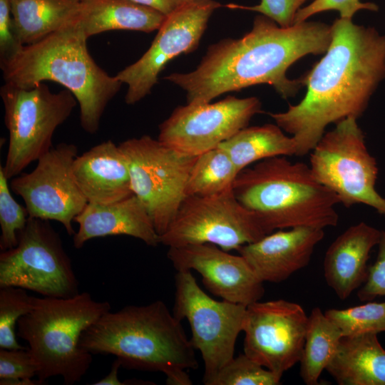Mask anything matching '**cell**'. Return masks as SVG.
Instances as JSON below:
<instances>
[{
    "label": "cell",
    "instance_id": "35",
    "mask_svg": "<svg viewBox=\"0 0 385 385\" xmlns=\"http://www.w3.org/2000/svg\"><path fill=\"white\" fill-rule=\"evenodd\" d=\"M379 252L375 262L368 267V274L364 285L358 291V298L363 302H370L377 297H385V232L378 244Z\"/></svg>",
    "mask_w": 385,
    "mask_h": 385
},
{
    "label": "cell",
    "instance_id": "3",
    "mask_svg": "<svg viewBox=\"0 0 385 385\" xmlns=\"http://www.w3.org/2000/svg\"><path fill=\"white\" fill-rule=\"evenodd\" d=\"M79 344L91 354H113L128 369L163 373L170 385H191L187 371L198 367L180 321L160 300L109 311L83 332Z\"/></svg>",
    "mask_w": 385,
    "mask_h": 385
},
{
    "label": "cell",
    "instance_id": "10",
    "mask_svg": "<svg viewBox=\"0 0 385 385\" xmlns=\"http://www.w3.org/2000/svg\"><path fill=\"white\" fill-rule=\"evenodd\" d=\"M119 147L128 162L132 191L161 235L186 197L187 181L197 156L182 153L147 135L128 139Z\"/></svg>",
    "mask_w": 385,
    "mask_h": 385
},
{
    "label": "cell",
    "instance_id": "31",
    "mask_svg": "<svg viewBox=\"0 0 385 385\" xmlns=\"http://www.w3.org/2000/svg\"><path fill=\"white\" fill-rule=\"evenodd\" d=\"M8 178L0 165V249L1 251L15 247L19 242V233L24 228L29 212L11 195Z\"/></svg>",
    "mask_w": 385,
    "mask_h": 385
},
{
    "label": "cell",
    "instance_id": "37",
    "mask_svg": "<svg viewBox=\"0 0 385 385\" xmlns=\"http://www.w3.org/2000/svg\"><path fill=\"white\" fill-rule=\"evenodd\" d=\"M133 3L156 10L168 16L187 0H128Z\"/></svg>",
    "mask_w": 385,
    "mask_h": 385
},
{
    "label": "cell",
    "instance_id": "27",
    "mask_svg": "<svg viewBox=\"0 0 385 385\" xmlns=\"http://www.w3.org/2000/svg\"><path fill=\"white\" fill-rule=\"evenodd\" d=\"M230 155L220 147L197 156L185 188L186 196H212L232 188L239 174Z\"/></svg>",
    "mask_w": 385,
    "mask_h": 385
},
{
    "label": "cell",
    "instance_id": "7",
    "mask_svg": "<svg viewBox=\"0 0 385 385\" xmlns=\"http://www.w3.org/2000/svg\"><path fill=\"white\" fill-rule=\"evenodd\" d=\"M0 96L9 135L3 170L10 179L53 147L56 129L70 116L78 101L69 90L53 93L43 83L29 89L5 83Z\"/></svg>",
    "mask_w": 385,
    "mask_h": 385
},
{
    "label": "cell",
    "instance_id": "21",
    "mask_svg": "<svg viewBox=\"0 0 385 385\" xmlns=\"http://www.w3.org/2000/svg\"><path fill=\"white\" fill-rule=\"evenodd\" d=\"M381 235V231L361 222L347 228L328 247L324 274L340 299L348 298L366 281L369 254Z\"/></svg>",
    "mask_w": 385,
    "mask_h": 385
},
{
    "label": "cell",
    "instance_id": "20",
    "mask_svg": "<svg viewBox=\"0 0 385 385\" xmlns=\"http://www.w3.org/2000/svg\"><path fill=\"white\" fill-rule=\"evenodd\" d=\"M73 173L89 203L110 204L133 194L126 158L112 140L104 141L77 155Z\"/></svg>",
    "mask_w": 385,
    "mask_h": 385
},
{
    "label": "cell",
    "instance_id": "1",
    "mask_svg": "<svg viewBox=\"0 0 385 385\" xmlns=\"http://www.w3.org/2000/svg\"><path fill=\"white\" fill-rule=\"evenodd\" d=\"M331 30L324 56L302 77L304 98L286 111L268 113L294 138L297 156L309 153L329 124L359 118L385 78V34L342 18Z\"/></svg>",
    "mask_w": 385,
    "mask_h": 385
},
{
    "label": "cell",
    "instance_id": "36",
    "mask_svg": "<svg viewBox=\"0 0 385 385\" xmlns=\"http://www.w3.org/2000/svg\"><path fill=\"white\" fill-rule=\"evenodd\" d=\"M22 46L14 31L10 1L0 0V61L14 56Z\"/></svg>",
    "mask_w": 385,
    "mask_h": 385
},
{
    "label": "cell",
    "instance_id": "30",
    "mask_svg": "<svg viewBox=\"0 0 385 385\" xmlns=\"http://www.w3.org/2000/svg\"><path fill=\"white\" fill-rule=\"evenodd\" d=\"M281 378L244 353L224 366L210 385H277Z\"/></svg>",
    "mask_w": 385,
    "mask_h": 385
},
{
    "label": "cell",
    "instance_id": "12",
    "mask_svg": "<svg viewBox=\"0 0 385 385\" xmlns=\"http://www.w3.org/2000/svg\"><path fill=\"white\" fill-rule=\"evenodd\" d=\"M266 231L232 188L212 196H186L160 243L168 247L210 243L229 252L255 242Z\"/></svg>",
    "mask_w": 385,
    "mask_h": 385
},
{
    "label": "cell",
    "instance_id": "22",
    "mask_svg": "<svg viewBox=\"0 0 385 385\" xmlns=\"http://www.w3.org/2000/svg\"><path fill=\"white\" fill-rule=\"evenodd\" d=\"M326 370L339 385H385V350L377 334L342 337Z\"/></svg>",
    "mask_w": 385,
    "mask_h": 385
},
{
    "label": "cell",
    "instance_id": "11",
    "mask_svg": "<svg viewBox=\"0 0 385 385\" xmlns=\"http://www.w3.org/2000/svg\"><path fill=\"white\" fill-rule=\"evenodd\" d=\"M173 314L181 322L186 318L191 343L204 361V384L210 385L219 371L234 358L236 340L243 330L247 307L209 297L197 284L190 270L175 276Z\"/></svg>",
    "mask_w": 385,
    "mask_h": 385
},
{
    "label": "cell",
    "instance_id": "16",
    "mask_svg": "<svg viewBox=\"0 0 385 385\" xmlns=\"http://www.w3.org/2000/svg\"><path fill=\"white\" fill-rule=\"evenodd\" d=\"M308 316L295 302L257 301L246 308L244 353L279 376L299 362Z\"/></svg>",
    "mask_w": 385,
    "mask_h": 385
},
{
    "label": "cell",
    "instance_id": "13",
    "mask_svg": "<svg viewBox=\"0 0 385 385\" xmlns=\"http://www.w3.org/2000/svg\"><path fill=\"white\" fill-rule=\"evenodd\" d=\"M77 155L76 145L60 143L43 155L31 173H21L10 183L30 217L61 222L69 235L76 233L72 222L88 204L73 173Z\"/></svg>",
    "mask_w": 385,
    "mask_h": 385
},
{
    "label": "cell",
    "instance_id": "6",
    "mask_svg": "<svg viewBox=\"0 0 385 385\" xmlns=\"http://www.w3.org/2000/svg\"><path fill=\"white\" fill-rule=\"evenodd\" d=\"M111 309L108 302L96 301L88 292L36 297L34 309L19 320L16 334L28 343L38 379L60 376L67 385L80 381L92 362V354L80 346L81 337Z\"/></svg>",
    "mask_w": 385,
    "mask_h": 385
},
{
    "label": "cell",
    "instance_id": "2",
    "mask_svg": "<svg viewBox=\"0 0 385 385\" xmlns=\"http://www.w3.org/2000/svg\"><path fill=\"white\" fill-rule=\"evenodd\" d=\"M331 39L327 24L305 21L282 27L260 14L242 37L211 45L196 69L164 79L186 92L188 104L210 103L225 93L257 84H269L287 99L304 86L302 77L289 78L287 69L304 56L324 53Z\"/></svg>",
    "mask_w": 385,
    "mask_h": 385
},
{
    "label": "cell",
    "instance_id": "28",
    "mask_svg": "<svg viewBox=\"0 0 385 385\" xmlns=\"http://www.w3.org/2000/svg\"><path fill=\"white\" fill-rule=\"evenodd\" d=\"M324 314L338 327L342 337L385 332V302L329 309Z\"/></svg>",
    "mask_w": 385,
    "mask_h": 385
},
{
    "label": "cell",
    "instance_id": "19",
    "mask_svg": "<svg viewBox=\"0 0 385 385\" xmlns=\"http://www.w3.org/2000/svg\"><path fill=\"white\" fill-rule=\"evenodd\" d=\"M74 222L79 225L73 235L76 248L93 238L111 235L131 236L153 247L160 244L152 219L135 194L106 205L88 202Z\"/></svg>",
    "mask_w": 385,
    "mask_h": 385
},
{
    "label": "cell",
    "instance_id": "4",
    "mask_svg": "<svg viewBox=\"0 0 385 385\" xmlns=\"http://www.w3.org/2000/svg\"><path fill=\"white\" fill-rule=\"evenodd\" d=\"M87 40L73 19L42 40L23 46L14 56L0 61V66L4 82L19 88H31L45 81L63 85L78 103L81 127L94 134L108 103L123 83L95 62Z\"/></svg>",
    "mask_w": 385,
    "mask_h": 385
},
{
    "label": "cell",
    "instance_id": "26",
    "mask_svg": "<svg viewBox=\"0 0 385 385\" xmlns=\"http://www.w3.org/2000/svg\"><path fill=\"white\" fill-rule=\"evenodd\" d=\"M342 337L340 329L320 308L312 310L299 361L300 376L307 385L319 384L320 375L334 357Z\"/></svg>",
    "mask_w": 385,
    "mask_h": 385
},
{
    "label": "cell",
    "instance_id": "25",
    "mask_svg": "<svg viewBox=\"0 0 385 385\" xmlns=\"http://www.w3.org/2000/svg\"><path fill=\"white\" fill-rule=\"evenodd\" d=\"M219 147L230 155L240 172L267 158L297 154L294 138L286 135L277 124L247 126Z\"/></svg>",
    "mask_w": 385,
    "mask_h": 385
},
{
    "label": "cell",
    "instance_id": "8",
    "mask_svg": "<svg viewBox=\"0 0 385 385\" xmlns=\"http://www.w3.org/2000/svg\"><path fill=\"white\" fill-rule=\"evenodd\" d=\"M356 120L345 118L324 133L310 152L309 165L315 179L346 207L363 204L385 215V198L375 189L377 163Z\"/></svg>",
    "mask_w": 385,
    "mask_h": 385
},
{
    "label": "cell",
    "instance_id": "38",
    "mask_svg": "<svg viewBox=\"0 0 385 385\" xmlns=\"http://www.w3.org/2000/svg\"><path fill=\"white\" fill-rule=\"evenodd\" d=\"M122 366L120 361L116 358L113 361L111 369L108 375L93 384L95 385H124L125 383L118 379V373L119 368Z\"/></svg>",
    "mask_w": 385,
    "mask_h": 385
},
{
    "label": "cell",
    "instance_id": "29",
    "mask_svg": "<svg viewBox=\"0 0 385 385\" xmlns=\"http://www.w3.org/2000/svg\"><path fill=\"white\" fill-rule=\"evenodd\" d=\"M36 297L26 289L16 287L0 288V349H19L25 347L16 338V327L21 317L34 307Z\"/></svg>",
    "mask_w": 385,
    "mask_h": 385
},
{
    "label": "cell",
    "instance_id": "34",
    "mask_svg": "<svg viewBox=\"0 0 385 385\" xmlns=\"http://www.w3.org/2000/svg\"><path fill=\"white\" fill-rule=\"evenodd\" d=\"M332 10L338 11L342 19H351L359 10L375 11L378 10V6L374 3H363L360 0H313L311 4L297 11L294 24L305 21L318 13Z\"/></svg>",
    "mask_w": 385,
    "mask_h": 385
},
{
    "label": "cell",
    "instance_id": "5",
    "mask_svg": "<svg viewBox=\"0 0 385 385\" xmlns=\"http://www.w3.org/2000/svg\"><path fill=\"white\" fill-rule=\"evenodd\" d=\"M232 190L267 234L298 227L324 230L338 223L337 195L315 179L309 165L286 156L267 158L245 168Z\"/></svg>",
    "mask_w": 385,
    "mask_h": 385
},
{
    "label": "cell",
    "instance_id": "9",
    "mask_svg": "<svg viewBox=\"0 0 385 385\" xmlns=\"http://www.w3.org/2000/svg\"><path fill=\"white\" fill-rule=\"evenodd\" d=\"M48 221L29 216L18 245L1 252L0 288L21 287L49 297L78 294L71 261Z\"/></svg>",
    "mask_w": 385,
    "mask_h": 385
},
{
    "label": "cell",
    "instance_id": "33",
    "mask_svg": "<svg viewBox=\"0 0 385 385\" xmlns=\"http://www.w3.org/2000/svg\"><path fill=\"white\" fill-rule=\"evenodd\" d=\"M309 0H261L253 6L229 4L226 6L231 9H245L260 13L271 19L282 27L294 24L296 14L302 4Z\"/></svg>",
    "mask_w": 385,
    "mask_h": 385
},
{
    "label": "cell",
    "instance_id": "32",
    "mask_svg": "<svg viewBox=\"0 0 385 385\" xmlns=\"http://www.w3.org/2000/svg\"><path fill=\"white\" fill-rule=\"evenodd\" d=\"M38 366L28 347L0 349V383L13 379H32Z\"/></svg>",
    "mask_w": 385,
    "mask_h": 385
},
{
    "label": "cell",
    "instance_id": "23",
    "mask_svg": "<svg viewBox=\"0 0 385 385\" xmlns=\"http://www.w3.org/2000/svg\"><path fill=\"white\" fill-rule=\"evenodd\" d=\"M166 16L128 0H80L74 21L89 37L113 30L151 32Z\"/></svg>",
    "mask_w": 385,
    "mask_h": 385
},
{
    "label": "cell",
    "instance_id": "15",
    "mask_svg": "<svg viewBox=\"0 0 385 385\" xmlns=\"http://www.w3.org/2000/svg\"><path fill=\"white\" fill-rule=\"evenodd\" d=\"M256 97L229 96L216 103L177 107L159 125L158 140L176 150L197 156L218 147L261 112Z\"/></svg>",
    "mask_w": 385,
    "mask_h": 385
},
{
    "label": "cell",
    "instance_id": "14",
    "mask_svg": "<svg viewBox=\"0 0 385 385\" xmlns=\"http://www.w3.org/2000/svg\"><path fill=\"white\" fill-rule=\"evenodd\" d=\"M221 6L214 0H187L166 16L148 50L115 76L128 86L127 104H135L150 93L168 61L197 48L210 16Z\"/></svg>",
    "mask_w": 385,
    "mask_h": 385
},
{
    "label": "cell",
    "instance_id": "18",
    "mask_svg": "<svg viewBox=\"0 0 385 385\" xmlns=\"http://www.w3.org/2000/svg\"><path fill=\"white\" fill-rule=\"evenodd\" d=\"M324 230L298 227L271 232L260 240L241 246L242 255L259 279L280 282L309 262L317 245L323 239Z\"/></svg>",
    "mask_w": 385,
    "mask_h": 385
},
{
    "label": "cell",
    "instance_id": "17",
    "mask_svg": "<svg viewBox=\"0 0 385 385\" xmlns=\"http://www.w3.org/2000/svg\"><path fill=\"white\" fill-rule=\"evenodd\" d=\"M167 255L177 271L199 272L207 289L223 300L247 307L264 295L263 282L240 255L200 243L169 247Z\"/></svg>",
    "mask_w": 385,
    "mask_h": 385
},
{
    "label": "cell",
    "instance_id": "24",
    "mask_svg": "<svg viewBox=\"0 0 385 385\" xmlns=\"http://www.w3.org/2000/svg\"><path fill=\"white\" fill-rule=\"evenodd\" d=\"M14 29L23 45L36 43L70 24L80 0H9Z\"/></svg>",
    "mask_w": 385,
    "mask_h": 385
}]
</instances>
